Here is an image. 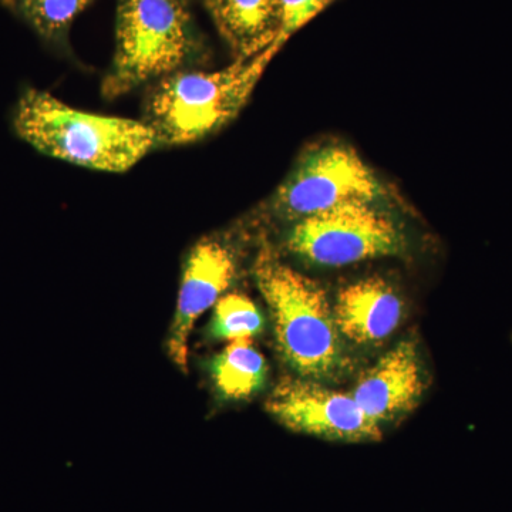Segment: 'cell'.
I'll return each instance as SVG.
<instances>
[{"mask_svg": "<svg viewBox=\"0 0 512 512\" xmlns=\"http://www.w3.org/2000/svg\"><path fill=\"white\" fill-rule=\"evenodd\" d=\"M197 45L184 0H119L116 55L104 94L113 99L148 80L170 76Z\"/></svg>", "mask_w": 512, "mask_h": 512, "instance_id": "cell-4", "label": "cell"}, {"mask_svg": "<svg viewBox=\"0 0 512 512\" xmlns=\"http://www.w3.org/2000/svg\"><path fill=\"white\" fill-rule=\"evenodd\" d=\"M404 247L396 222L375 204H355L296 221L288 248L305 261L346 266L399 254Z\"/></svg>", "mask_w": 512, "mask_h": 512, "instance_id": "cell-5", "label": "cell"}, {"mask_svg": "<svg viewBox=\"0 0 512 512\" xmlns=\"http://www.w3.org/2000/svg\"><path fill=\"white\" fill-rule=\"evenodd\" d=\"M12 123L39 153L107 173L130 170L160 144L150 124L73 109L37 89L20 96Z\"/></svg>", "mask_w": 512, "mask_h": 512, "instance_id": "cell-1", "label": "cell"}, {"mask_svg": "<svg viewBox=\"0 0 512 512\" xmlns=\"http://www.w3.org/2000/svg\"><path fill=\"white\" fill-rule=\"evenodd\" d=\"M93 0H0L3 8L23 20L40 39L60 45L73 20Z\"/></svg>", "mask_w": 512, "mask_h": 512, "instance_id": "cell-13", "label": "cell"}, {"mask_svg": "<svg viewBox=\"0 0 512 512\" xmlns=\"http://www.w3.org/2000/svg\"><path fill=\"white\" fill-rule=\"evenodd\" d=\"M278 2V42L285 45L293 33L329 8L336 0H276Z\"/></svg>", "mask_w": 512, "mask_h": 512, "instance_id": "cell-15", "label": "cell"}, {"mask_svg": "<svg viewBox=\"0 0 512 512\" xmlns=\"http://www.w3.org/2000/svg\"><path fill=\"white\" fill-rule=\"evenodd\" d=\"M235 274L234 252L220 239H202L188 256L168 338V353L183 372H187L188 340L195 322L220 301Z\"/></svg>", "mask_w": 512, "mask_h": 512, "instance_id": "cell-8", "label": "cell"}, {"mask_svg": "<svg viewBox=\"0 0 512 512\" xmlns=\"http://www.w3.org/2000/svg\"><path fill=\"white\" fill-rule=\"evenodd\" d=\"M264 326L261 312L254 302L239 293L222 296L215 305L211 333L224 340L252 339Z\"/></svg>", "mask_w": 512, "mask_h": 512, "instance_id": "cell-14", "label": "cell"}, {"mask_svg": "<svg viewBox=\"0 0 512 512\" xmlns=\"http://www.w3.org/2000/svg\"><path fill=\"white\" fill-rule=\"evenodd\" d=\"M212 376L222 396L247 399L265 382L264 356L255 348L252 339L232 340L212 363Z\"/></svg>", "mask_w": 512, "mask_h": 512, "instance_id": "cell-12", "label": "cell"}, {"mask_svg": "<svg viewBox=\"0 0 512 512\" xmlns=\"http://www.w3.org/2000/svg\"><path fill=\"white\" fill-rule=\"evenodd\" d=\"M382 195L376 175L353 148L328 144L309 151L275 195V210L289 220L355 204H375Z\"/></svg>", "mask_w": 512, "mask_h": 512, "instance_id": "cell-6", "label": "cell"}, {"mask_svg": "<svg viewBox=\"0 0 512 512\" xmlns=\"http://www.w3.org/2000/svg\"><path fill=\"white\" fill-rule=\"evenodd\" d=\"M284 46L237 59L217 72L175 73L158 84L148 103L147 124L160 144L195 143L220 130L244 109L266 67Z\"/></svg>", "mask_w": 512, "mask_h": 512, "instance_id": "cell-3", "label": "cell"}, {"mask_svg": "<svg viewBox=\"0 0 512 512\" xmlns=\"http://www.w3.org/2000/svg\"><path fill=\"white\" fill-rule=\"evenodd\" d=\"M204 5L237 59L258 55L278 42L276 0H204Z\"/></svg>", "mask_w": 512, "mask_h": 512, "instance_id": "cell-11", "label": "cell"}, {"mask_svg": "<svg viewBox=\"0 0 512 512\" xmlns=\"http://www.w3.org/2000/svg\"><path fill=\"white\" fill-rule=\"evenodd\" d=\"M423 370L416 343L404 340L380 357L356 383L353 399L376 424L410 412L423 393Z\"/></svg>", "mask_w": 512, "mask_h": 512, "instance_id": "cell-9", "label": "cell"}, {"mask_svg": "<svg viewBox=\"0 0 512 512\" xmlns=\"http://www.w3.org/2000/svg\"><path fill=\"white\" fill-rule=\"evenodd\" d=\"M266 409L284 426L320 439L369 443L382 439L379 424L369 419L352 394L336 392L315 380H282Z\"/></svg>", "mask_w": 512, "mask_h": 512, "instance_id": "cell-7", "label": "cell"}, {"mask_svg": "<svg viewBox=\"0 0 512 512\" xmlns=\"http://www.w3.org/2000/svg\"><path fill=\"white\" fill-rule=\"evenodd\" d=\"M333 313L342 338L357 345H376L399 326L403 305L386 281L369 278L343 288Z\"/></svg>", "mask_w": 512, "mask_h": 512, "instance_id": "cell-10", "label": "cell"}, {"mask_svg": "<svg viewBox=\"0 0 512 512\" xmlns=\"http://www.w3.org/2000/svg\"><path fill=\"white\" fill-rule=\"evenodd\" d=\"M255 279L274 318L285 362L305 379L330 382L348 366L342 335L322 286L269 251L255 262Z\"/></svg>", "mask_w": 512, "mask_h": 512, "instance_id": "cell-2", "label": "cell"}]
</instances>
